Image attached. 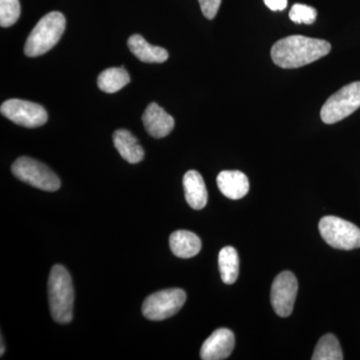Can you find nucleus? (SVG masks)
Instances as JSON below:
<instances>
[{
  "label": "nucleus",
  "instance_id": "22",
  "mask_svg": "<svg viewBox=\"0 0 360 360\" xmlns=\"http://www.w3.org/2000/svg\"><path fill=\"white\" fill-rule=\"evenodd\" d=\"M222 0H198L201 11L207 20H213L219 13Z\"/></svg>",
  "mask_w": 360,
  "mask_h": 360
},
{
  "label": "nucleus",
  "instance_id": "11",
  "mask_svg": "<svg viewBox=\"0 0 360 360\" xmlns=\"http://www.w3.org/2000/svg\"><path fill=\"white\" fill-rule=\"evenodd\" d=\"M146 131L155 139L167 136L174 129V118L158 103L149 104L142 115Z\"/></svg>",
  "mask_w": 360,
  "mask_h": 360
},
{
  "label": "nucleus",
  "instance_id": "15",
  "mask_svg": "<svg viewBox=\"0 0 360 360\" xmlns=\"http://www.w3.org/2000/svg\"><path fill=\"white\" fill-rule=\"evenodd\" d=\"M130 51L142 63H162L168 59L167 49L149 44L141 34H134L127 41Z\"/></svg>",
  "mask_w": 360,
  "mask_h": 360
},
{
  "label": "nucleus",
  "instance_id": "12",
  "mask_svg": "<svg viewBox=\"0 0 360 360\" xmlns=\"http://www.w3.org/2000/svg\"><path fill=\"white\" fill-rule=\"evenodd\" d=\"M219 191L229 200H240L250 191V181L243 172L238 170H224L217 176Z\"/></svg>",
  "mask_w": 360,
  "mask_h": 360
},
{
  "label": "nucleus",
  "instance_id": "2",
  "mask_svg": "<svg viewBox=\"0 0 360 360\" xmlns=\"http://www.w3.org/2000/svg\"><path fill=\"white\" fill-rule=\"evenodd\" d=\"M49 297L52 319L58 323H70L73 317L75 290L70 272L63 265L56 264L51 269Z\"/></svg>",
  "mask_w": 360,
  "mask_h": 360
},
{
  "label": "nucleus",
  "instance_id": "4",
  "mask_svg": "<svg viewBox=\"0 0 360 360\" xmlns=\"http://www.w3.org/2000/svg\"><path fill=\"white\" fill-rule=\"evenodd\" d=\"M322 238L335 250H352L360 248V229L340 217H322L319 221Z\"/></svg>",
  "mask_w": 360,
  "mask_h": 360
},
{
  "label": "nucleus",
  "instance_id": "3",
  "mask_svg": "<svg viewBox=\"0 0 360 360\" xmlns=\"http://www.w3.org/2000/svg\"><path fill=\"white\" fill-rule=\"evenodd\" d=\"M65 15L58 11L47 13L30 32L25 46V56L37 58L56 46L65 30Z\"/></svg>",
  "mask_w": 360,
  "mask_h": 360
},
{
  "label": "nucleus",
  "instance_id": "8",
  "mask_svg": "<svg viewBox=\"0 0 360 360\" xmlns=\"http://www.w3.org/2000/svg\"><path fill=\"white\" fill-rule=\"evenodd\" d=\"M0 110L2 115L15 124L28 129L41 127L46 123L49 118L44 106L22 99L13 98L4 101Z\"/></svg>",
  "mask_w": 360,
  "mask_h": 360
},
{
  "label": "nucleus",
  "instance_id": "13",
  "mask_svg": "<svg viewBox=\"0 0 360 360\" xmlns=\"http://www.w3.org/2000/svg\"><path fill=\"white\" fill-rule=\"evenodd\" d=\"M184 188L186 200L193 210H200L207 203V191L205 180L200 172L189 170L184 176Z\"/></svg>",
  "mask_w": 360,
  "mask_h": 360
},
{
  "label": "nucleus",
  "instance_id": "10",
  "mask_svg": "<svg viewBox=\"0 0 360 360\" xmlns=\"http://www.w3.org/2000/svg\"><path fill=\"white\" fill-rule=\"evenodd\" d=\"M236 345L233 333L227 328H219L203 342L200 359L203 360L226 359Z\"/></svg>",
  "mask_w": 360,
  "mask_h": 360
},
{
  "label": "nucleus",
  "instance_id": "23",
  "mask_svg": "<svg viewBox=\"0 0 360 360\" xmlns=\"http://www.w3.org/2000/svg\"><path fill=\"white\" fill-rule=\"evenodd\" d=\"M265 6L272 11H283L288 6V0H264Z\"/></svg>",
  "mask_w": 360,
  "mask_h": 360
},
{
  "label": "nucleus",
  "instance_id": "24",
  "mask_svg": "<svg viewBox=\"0 0 360 360\" xmlns=\"http://www.w3.org/2000/svg\"><path fill=\"white\" fill-rule=\"evenodd\" d=\"M4 350H6V348L4 347V338H1V355H4Z\"/></svg>",
  "mask_w": 360,
  "mask_h": 360
},
{
  "label": "nucleus",
  "instance_id": "5",
  "mask_svg": "<svg viewBox=\"0 0 360 360\" xmlns=\"http://www.w3.org/2000/svg\"><path fill=\"white\" fill-rule=\"evenodd\" d=\"M11 172L16 179L41 191H56L60 188L61 182L58 175L33 158L26 156L18 158L11 167Z\"/></svg>",
  "mask_w": 360,
  "mask_h": 360
},
{
  "label": "nucleus",
  "instance_id": "17",
  "mask_svg": "<svg viewBox=\"0 0 360 360\" xmlns=\"http://www.w3.org/2000/svg\"><path fill=\"white\" fill-rule=\"evenodd\" d=\"M220 276L225 284H233L239 274V257L238 251L232 246H225L219 255Z\"/></svg>",
  "mask_w": 360,
  "mask_h": 360
},
{
  "label": "nucleus",
  "instance_id": "18",
  "mask_svg": "<svg viewBox=\"0 0 360 360\" xmlns=\"http://www.w3.org/2000/svg\"><path fill=\"white\" fill-rule=\"evenodd\" d=\"M123 66V65H122ZM122 68H111L103 71L97 79L99 89L106 94L120 91L130 82L129 72Z\"/></svg>",
  "mask_w": 360,
  "mask_h": 360
},
{
  "label": "nucleus",
  "instance_id": "16",
  "mask_svg": "<svg viewBox=\"0 0 360 360\" xmlns=\"http://www.w3.org/2000/svg\"><path fill=\"white\" fill-rule=\"evenodd\" d=\"M169 245L175 257L191 258L200 253L201 240L193 232L176 231L170 236Z\"/></svg>",
  "mask_w": 360,
  "mask_h": 360
},
{
  "label": "nucleus",
  "instance_id": "20",
  "mask_svg": "<svg viewBox=\"0 0 360 360\" xmlns=\"http://www.w3.org/2000/svg\"><path fill=\"white\" fill-rule=\"evenodd\" d=\"M20 0H0V25L13 26L20 16Z\"/></svg>",
  "mask_w": 360,
  "mask_h": 360
},
{
  "label": "nucleus",
  "instance_id": "14",
  "mask_svg": "<svg viewBox=\"0 0 360 360\" xmlns=\"http://www.w3.org/2000/svg\"><path fill=\"white\" fill-rule=\"evenodd\" d=\"M115 148L125 161L131 165L141 162L144 158V150L136 137L127 129L116 130L113 134Z\"/></svg>",
  "mask_w": 360,
  "mask_h": 360
},
{
  "label": "nucleus",
  "instance_id": "7",
  "mask_svg": "<svg viewBox=\"0 0 360 360\" xmlns=\"http://www.w3.org/2000/svg\"><path fill=\"white\" fill-rule=\"evenodd\" d=\"M186 293L180 288L160 290L149 295L142 304V314L149 321H165L181 309Z\"/></svg>",
  "mask_w": 360,
  "mask_h": 360
},
{
  "label": "nucleus",
  "instance_id": "6",
  "mask_svg": "<svg viewBox=\"0 0 360 360\" xmlns=\"http://www.w3.org/2000/svg\"><path fill=\"white\" fill-rule=\"evenodd\" d=\"M360 108V82L343 86L322 106L321 117L326 124L345 120Z\"/></svg>",
  "mask_w": 360,
  "mask_h": 360
},
{
  "label": "nucleus",
  "instance_id": "9",
  "mask_svg": "<svg viewBox=\"0 0 360 360\" xmlns=\"http://www.w3.org/2000/svg\"><path fill=\"white\" fill-rule=\"evenodd\" d=\"M297 290V279L292 272L283 271L276 277L272 283L270 300L278 316L288 317L292 314Z\"/></svg>",
  "mask_w": 360,
  "mask_h": 360
},
{
  "label": "nucleus",
  "instance_id": "1",
  "mask_svg": "<svg viewBox=\"0 0 360 360\" xmlns=\"http://www.w3.org/2000/svg\"><path fill=\"white\" fill-rule=\"evenodd\" d=\"M330 51L331 45L326 40L291 35L274 44L271 58L279 68L293 70L319 60Z\"/></svg>",
  "mask_w": 360,
  "mask_h": 360
},
{
  "label": "nucleus",
  "instance_id": "19",
  "mask_svg": "<svg viewBox=\"0 0 360 360\" xmlns=\"http://www.w3.org/2000/svg\"><path fill=\"white\" fill-rule=\"evenodd\" d=\"M312 360H342L343 354L340 341L335 335L328 333L322 336L315 347Z\"/></svg>",
  "mask_w": 360,
  "mask_h": 360
},
{
  "label": "nucleus",
  "instance_id": "21",
  "mask_svg": "<svg viewBox=\"0 0 360 360\" xmlns=\"http://www.w3.org/2000/svg\"><path fill=\"white\" fill-rule=\"evenodd\" d=\"M290 18L296 25H312L316 20L317 11L314 7L296 4L291 8Z\"/></svg>",
  "mask_w": 360,
  "mask_h": 360
}]
</instances>
